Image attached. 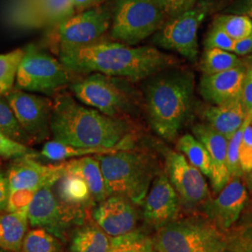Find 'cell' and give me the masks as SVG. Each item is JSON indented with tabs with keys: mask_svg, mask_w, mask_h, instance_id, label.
I'll return each mask as SVG.
<instances>
[{
	"mask_svg": "<svg viewBox=\"0 0 252 252\" xmlns=\"http://www.w3.org/2000/svg\"><path fill=\"white\" fill-rule=\"evenodd\" d=\"M59 60L70 72L101 73L131 82L146 80L177 62L153 47L101 39L89 45L59 50Z\"/></svg>",
	"mask_w": 252,
	"mask_h": 252,
	"instance_id": "6da1fadb",
	"label": "cell"
},
{
	"mask_svg": "<svg viewBox=\"0 0 252 252\" xmlns=\"http://www.w3.org/2000/svg\"><path fill=\"white\" fill-rule=\"evenodd\" d=\"M50 129L55 141L79 148L134 147L129 124L78 103L68 94L59 95L52 106Z\"/></svg>",
	"mask_w": 252,
	"mask_h": 252,
	"instance_id": "7a4b0ae2",
	"label": "cell"
},
{
	"mask_svg": "<svg viewBox=\"0 0 252 252\" xmlns=\"http://www.w3.org/2000/svg\"><path fill=\"white\" fill-rule=\"evenodd\" d=\"M194 75L171 66L147 79L145 107L153 131L166 141H174L190 117L194 99Z\"/></svg>",
	"mask_w": 252,
	"mask_h": 252,
	"instance_id": "3957f363",
	"label": "cell"
},
{
	"mask_svg": "<svg viewBox=\"0 0 252 252\" xmlns=\"http://www.w3.org/2000/svg\"><path fill=\"white\" fill-rule=\"evenodd\" d=\"M109 195H120L134 205H141L159 173L153 156L129 148L114 153L95 155Z\"/></svg>",
	"mask_w": 252,
	"mask_h": 252,
	"instance_id": "277c9868",
	"label": "cell"
},
{
	"mask_svg": "<svg viewBox=\"0 0 252 252\" xmlns=\"http://www.w3.org/2000/svg\"><path fill=\"white\" fill-rule=\"evenodd\" d=\"M227 233L205 217L176 220L157 230L153 243L157 252H223Z\"/></svg>",
	"mask_w": 252,
	"mask_h": 252,
	"instance_id": "5b68a950",
	"label": "cell"
},
{
	"mask_svg": "<svg viewBox=\"0 0 252 252\" xmlns=\"http://www.w3.org/2000/svg\"><path fill=\"white\" fill-rule=\"evenodd\" d=\"M128 81L101 73H90L73 82L70 90L84 105L110 117L122 118L135 108L134 94Z\"/></svg>",
	"mask_w": 252,
	"mask_h": 252,
	"instance_id": "8992f818",
	"label": "cell"
},
{
	"mask_svg": "<svg viewBox=\"0 0 252 252\" xmlns=\"http://www.w3.org/2000/svg\"><path fill=\"white\" fill-rule=\"evenodd\" d=\"M166 20L153 0H116L109 35L115 41L136 45L153 36Z\"/></svg>",
	"mask_w": 252,
	"mask_h": 252,
	"instance_id": "52a82bcc",
	"label": "cell"
},
{
	"mask_svg": "<svg viewBox=\"0 0 252 252\" xmlns=\"http://www.w3.org/2000/svg\"><path fill=\"white\" fill-rule=\"evenodd\" d=\"M69 72L60 60L30 44L24 50L19 64L16 87L26 92L53 94L70 81Z\"/></svg>",
	"mask_w": 252,
	"mask_h": 252,
	"instance_id": "ba28073f",
	"label": "cell"
},
{
	"mask_svg": "<svg viewBox=\"0 0 252 252\" xmlns=\"http://www.w3.org/2000/svg\"><path fill=\"white\" fill-rule=\"evenodd\" d=\"M209 9L207 1L180 15L167 19L153 34L154 45L180 54L189 62L198 58V29Z\"/></svg>",
	"mask_w": 252,
	"mask_h": 252,
	"instance_id": "9c48e42d",
	"label": "cell"
},
{
	"mask_svg": "<svg viewBox=\"0 0 252 252\" xmlns=\"http://www.w3.org/2000/svg\"><path fill=\"white\" fill-rule=\"evenodd\" d=\"M54 186L37 189L27 213L28 223L53 234L61 241L65 240L74 226L84 221L83 208L68 207L54 194Z\"/></svg>",
	"mask_w": 252,
	"mask_h": 252,
	"instance_id": "30bf717a",
	"label": "cell"
},
{
	"mask_svg": "<svg viewBox=\"0 0 252 252\" xmlns=\"http://www.w3.org/2000/svg\"><path fill=\"white\" fill-rule=\"evenodd\" d=\"M165 173L177 191L180 205L192 212L211 197L204 175L190 164L182 153L164 152Z\"/></svg>",
	"mask_w": 252,
	"mask_h": 252,
	"instance_id": "8fae6325",
	"label": "cell"
},
{
	"mask_svg": "<svg viewBox=\"0 0 252 252\" xmlns=\"http://www.w3.org/2000/svg\"><path fill=\"white\" fill-rule=\"evenodd\" d=\"M112 9L95 6L69 16L57 25L59 50L89 45L104 36L111 24Z\"/></svg>",
	"mask_w": 252,
	"mask_h": 252,
	"instance_id": "7c38bea8",
	"label": "cell"
},
{
	"mask_svg": "<svg viewBox=\"0 0 252 252\" xmlns=\"http://www.w3.org/2000/svg\"><path fill=\"white\" fill-rule=\"evenodd\" d=\"M20 126L32 140H44L51 133L52 104L42 96L16 89L5 96Z\"/></svg>",
	"mask_w": 252,
	"mask_h": 252,
	"instance_id": "4fadbf2b",
	"label": "cell"
},
{
	"mask_svg": "<svg viewBox=\"0 0 252 252\" xmlns=\"http://www.w3.org/2000/svg\"><path fill=\"white\" fill-rule=\"evenodd\" d=\"M249 198L248 189L240 177H233L216 194L199 209L220 231L228 233L241 216Z\"/></svg>",
	"mask_w": 252,
	"mask_h": 252,
	"instance_id": "5bb4252c",
	"label": "cell"
},
{
	"mask_svg": "<svg viewBox=\"0 0 252 252\" xmlns=\"http://www.w3.org/2000/svg\"><path fill=\"white\" fill-rule=\"evenodd\" d=\"M141 206L146 223L156 230L178 219L180 198L165 171L156 175Z\"/></svg>",
	"mask_w": 252,
	"mask_h": 252,
	"instance_id": "9a60e30c",
	"label": "cell"
},
{
	"mask_svg": "<svg viewBox=\"0 0 252 252\" xmlns=\"http://www.w3.org/2000/svg\"><path fill=\"white\" fill-rule=\"evenodd\" d=\"M63 162L45 165L34 160V155L14 159L6 174L9 191L16 189H37L54 186L63 175Z\"/></svg>",
	"mask_w": 252,
	"mask_h": 252,
	"instance_id": "2e32d148",
	"label": "cell"
},
{
	"mask_svg": "<svg viewBox=\"0 0 252 252\" xmlns=\"http://www.w3.org/2000/svg\"><path fill=\"white\" fill-rule=\"evenodd\" d=\"M94 222L110 237L135 231L138 213L134 204L123 196L109 195L93 211Z\"/></svg>",
	"mask_w": 252,
	"mask_h": 252,
	"instance_id": "e0dca14e",
	"label": "cell"
},
{
	"mask_svg": "<svg viewBox=\"0 0 252 252\" xmlns=\"http://www.w3.org/2000/svg\"><path fill=\"white\" fill-rule=\"evenodd\" d=\"M246 69L241 65L223 72L203 75L199 83L200 94L212 105H222L241 98Z\"/></svg>",
	"mask_w": 252,
	"mask_h": 252,
	"instance_id": "ac0fdd59",
	"label": "cell"
},
{
	"mask_svg": "<svg viewBox=\"0 0 252 252\" xmlns=\"http://www.w3.org/2000/svg\"><path fill=\"white\" fill-rule=\"evenodd\" d=\"M192 134L206 147L210 156L212 162V176L210 181L213 192L217 194L231 179L227 166L228 139L207 124L193 126Z\"/></svg>",
	"mask_w": 252,
	"mask_h": 252,
	"instance_id": "d6986e66",
	"label": "cell"
},
{
	"mask_svg": "<svg viewBox=\"0 0 252 252\" xmlns=\"http://www.w3.org/2000/svg\"><path fill=\"white\" fill-rule=\"evenodd\" d=\"M247 117L241 98L222 105H212L204 113L207 126L229 140Z\"/></svg>",
	"mask_w": 252,
	"mask_h": 252,
	"instance_id": "ffe728a7",
	"label": "cell"
},
{
	"mask_svg": "<svg viewBox=\"0 0 252 252\" xmlns=\"http://www.w3.org/2000/svg\"><path fill=\"white\" fill-rule=\"evenodd\" d=\"M63 165L64 173L77 175L86 182L95 202L99 203L108 197L100 162L95 155L63 161Z\"/></svg>",
	"mask_w": 252,
	"mask_h": 252,
	"instance_id": "44dd1931",
	"label": "cell"
},
{
	"mask_svg": "<svg viewBox=\"0 0 252 252\" xmlns=\"http://www.w3.org/2000/svg\"><path fill=\"white\" fill-rule=\"evenodd\" d=\"M111 237L95 222L82 223L73 231L68 252H108Z\"/></svg>",
	"mask_w": 252,
	"mask_h": 252,
	"instance_id": "7402d4cb",
	"label": "cell"
},
{
	"mask_svg": "<svg viewBox=\"0 0 252 252\" xmlns=\"http://www.w3.org/2000/svg\"><path fill=\"white\" fill-rule=\"evenodd\" d=\"M27 229V216L9 212L0 215V250L21 252Z\"/></svg>",
	"mask_w": 252,
	"mask_h": 252,
	"instance_id": "603a6c76",
	"label": "cell"
},
{
	"mask_svg": "<svg viewBox=\"0 0 252 252\" xmlns=\"http://www.w3.org/2000/svg\"><path fill=\"white\" fill-rule=\"evenodd\" d=\"M56 184L58 199L64 205L83 208L93 204L90 189L81 177L65 173Z\"/></svg>",
	"mask_w": 252,
	"mask_h": 252,
	"instance_id": "cb8c5ba5",
	"label": "cell"
},
{
	"mask_svg": "<svg viewBox=\"0 0 252 252\" xmlns=\"http://www.w3.org/2000/svg\"><path fill=\"white\" fill-rule=\"evenodd\" d=\"M133 148V147H132ZM129 149L125 147H115V148H79L70 145L63 144L58 141H48L44 144L41 152L36 154V156H40L44 159L53 162H63L74 158H80L88 155H98L114 153L119 150Z\"/></svg>",
	"mask_w": 252,
	"mask_h": 252,
	"instance_id": "d4e9b609",
	"label": "cell"
},
{
	"mask_svg": "<svg viewBox=\"0 0 252 252\" xmlns=\"http://www.w3.org/2000/svg\"><path fill=\"white\" fill-rule=\"evenodd\" d=\"M177 148L188 162L209 180L212 176V162L206 147L193 135L185 134L178 139Z\"/></svg>",
	"mask_w": 252,
	"mask_h": 252,
	"instance_id": "484cf974",
	"label": "cell"
},
{
	"mask_svg": "<svg viewBox=\"0 0 252 252\" xmlns=\"http://www.w3.org/2000/svg\"><path fill=\"white\" fill-rule=\"evenodd\" d=\"M244 65L238 55L220 49H206L201 61L204 75H212Z\"/></svg>",
	"mask_w": 252,
	"mask_h": 252,
	"instance_id": "4316f807",
	"label": "cell"
},
{
	"mask_svg": "<svg viewBox=\"0 0 252 252\" xmlns=\"http://www.w3.org/2000/svg\"><path fill=\"white\" fill-rule=\"evenodd\" d=\"M108 252H157L153 238L135 230L128 234L111 237Z\"/></svg>",
	"mask_w": 252,
	"mask_h": 252,
	"instance_id": "83f0119b",
	"label": "cell"
},
{
	"mask_svg": "<svg viewBox=\"0 0 252 252\" xmlns=\"http://www.w3.org/2000/svg\"><path fill=\"white\" fill-rule=\"evenodd\" d=\"M212 26L222 30L234 41L250 36L252 33V19L241 14H219L214 18Z\"/></svg>",
	"mask_w": 252,
	"mask_h": 252,
	"instance_id": "f1b7e54d",
	"label": "cell"
},
{
	"mask_svg": "<svg viewBox=\"0 0 252 252\" xmlns=\"http://www.w3.org/2000/svg\"><path fill=\"white\" fill-rule=\"evenodd\" d=\"M23 55L22 49L0 54V97H4L12 89Z\"/></svg>",
	"mask_w": 252,
	"mask_h": 252,
	"instance_id": "f546056e",
	"label": "cell"
},
{
	"mask_svg": "<svg viewBox=\"0 0 252 252\" xmlns=\"http://www.w3.org/2000/svg\"><path fill=\"white\" fill-rule=\"evenodd\" d=\"M61 240L45 230L35 228L25 236L21 252H59Z\"/></svg>",
	"mask_w": 252,
	"mask_h": 252,
	"instance_id": "4dcf8cb0",
	"label": "cell"
},
{
	"mask_svg": "<svg viewBox=\"0 0 252 252\" xmlns=\"http://www.w3.org/2000/svg\"><path fill=\"white\" fill-rule=\"evenodd\" d=\"M0 133L22 144L27 145L32 141L20 126L5 97H0Z\"/></svg>",
	"mask_w": 252,
	"mask_h": 252,
	"instance_id": "1f68e13d",
	"label": "cell"
},
{
	"mask_svg": "<svg viewBox=\"0 0 252 252\" xmlns=\"http://www.w3.org/2000/svg\"><path fill=\"white\" fill-rule=\"evenodd\" d=\"M252 122V115H247L243 125L237 129V131L234 133L233 136L228 140L227 166H228V170H229V174H230L231 178H233V177L242 178L244 176L243 172L241 170L240 162H239V147H240L245 128Z\"/></svg>",
	"mask_w": 252,
	"mask_h": 252,
	"instance_id": "d6a6232c",
	"label": "cell"
},
{
	"mask_svg": "<svg viewBox=\"0 0 252 252\" xmlns=\"http://www.w3.org/2000/svg\"><path fill=\"white\" fill-rule=\"evenodd\" d=\"M223 252H252L251 222L227 233V242Z\"/></svg>",
	"mask_w": 252,
	"mask_h": 252,
	"instance_id": "836d02e7",
	"label": "cell"
},
{
	"mask_svg": "<svg viewBox=\"0 0 252 252\" xmlns=\"http://www.w3.org/2000/svg\"><path fill=\"white\" fill-rule=\"evenodd\" d=\"M34 189H16L9 191L6 211L27 217L28 208L36 194Z\"/></svg>",
	"mask_w": 252,
	"mask_h": 252,
	"instance_id": "e575fe53",
	"label": "cell"
},
{
	"mask_svg": "<svg viewBox=\"0 0 252 252\" xmlns=\"http://www.w3.org/2000/svg\"><path fill=\"white\" fill-rule=\"evenodd\" d=\"M36 152L32 151L27 145L16 142L0 133V156L9 159H16L27 155L36 156Z\"/></svg>",
	"mask_w": 252,
	"mask_h": 252,
	"instance_id": "d590c367",
	"label": "cell"
},
{
	"mask_svg": "<svg viewBox=\"0 0 252 252\" xmlns=\"http://www.w3.org/2000/svg\"><path fill=\"white\" fill-rule=\"evenodd\" d=\"M239 162L244 176L252 172V122L245 128L239 147Z\"/></svg>",
	"mask_w": 252,
	"mask_h": 252,
	"instance_id": "8d00e7d4",
	"label": "cell"
},
{
	"mask_svg": "<svg viewBox=\"0 0 252 252\" xmlns=\"http://www.w3.org/2000/svg\"><path fill=\"white\" fill-rule=\"evenodd\" d=\"M166 18H173L194 8L199 0H153Z\"/></svg>",
	"mask_w": 252,
	"mask_h": 252,
	"instance_id": "74e56055",
	"label": "cell"
},
{
	"mask_svg": "<svg viewBox=\"0 0 252 252\" xmlns=\"http://www.w3.org/2000/svg\"><path fill=\"white\" fill-rule=\"evenodd\" d=\"M234 40L218 27L211 26L205 39L206 49H220L233 53Z\"/></svg>",
	"mask_w": 252,
	"mask_h": 252,
	"instance_id": "f35d334b",
	"label": "cell"
},
{
	"mask_svg": "<svg viewBox=\"0 0 252 252\" xmlns=\"http://www.w3.org/2000/svg\"><path fill=\"white\" fill-rule=\"evenodd\" d=\"M241 100L247 115L252 116V65L246 69L243 87L241 93Z\"/></svg>",
	"mask_w": 252,
	"mask_h": 252,
	"instance_id": "ab89813d",
	"label": "cell"
},
{
	"mask_svg": "<svg viewBox=\"0 0 252 252\" xmlns=\"http://www.w3.org/2000/svg\"><path fill=\"white\" fill-rule=\"evenodd\" d=\"M223 13L241 14L252 19V0H232Z\"/></svg>",
	"mask_w": 252,
	"mask_h": 252,
	"instance_id": "60d3db41",
	"label": "cell"
},
{
	"mask_svg": "<svg viewBox=\"0 0 252 252\" xmlns=\"http://www.w3.org/2000/svg\"><path fill=\"white\" fill-rule=\"evenodd\" d=\"M252 52V33L250 36L234 41L233 53L238 56H244Z\"/></svg>",
	"mask_w": 252,
	"mask_h": 252,
	"instance_id": "b9f144b4",
	"label": "cell"
},
{
	"mask_svg": "<svg viewBox=\"0 0 252 252\" xmlns=\"http://www.w3.org/2000/svg\"><path fill=\"white\" fill-rule=\"evenodd\" d=\"M9 193V182L7 176L0 171V212L6 209Z\"/></svg>",
	"mask_w": 252,
	"mask_h": 252,
	"instance_id": "7bdbcfd3",
	"label": "cell"
},
{
	"mask_svg": "<svg viewBox=\"0 0 252 252\" xmlns=\"http://www.w3.org/2000/svg\"><path fill=\"white\" fill-rule=\"evenodd\" d=\"M104 0H70L73 9H79L80 11L95 7L98 3Z\"/></svg>",
	"mask_w": 252,
	"mask_h": 252,
	"instance_id": "ee69618b",
	"label": "cell"
},
{
	"mask_svg": "<svg viewBox=\"0 0 252 252\" xmlns=\"http://www.w3.org/2000/svg\"><path fill=\"white\" fill-rule=\"evenodd\" d=\"M247 184L252 193V177H247Z\"/></svg>",
	"mask_w": 252,
	"mask_h": 252,
	"instance_id": "f6af8a7d",
	"label": "cell"
},
{
	"mask_svg": "<svg viewBox=\"0 0 252 252\" xmlns=\"http://www.w3.org/2000/svg\"><path fill=\"white\" fill-rule=\"evenodd\" d=\"M247 177H252V173H250L249 175H247Z\"/></svg>",
	"mask_w": 252,
	"mask_h": 252,
	"instance_id": "bcb514c9",
	"label": "cell"
},
{
	"mask_svg": "<svg viewBox=\"0 0 252 252\" xmlns=\"http://www.w3.org/2000/svg\"><path fill=\"white\" fill-rule=\"evenodd\" d=\"M0 252H4V251H2V250H0Z\"/></svg>",
	"mask_w": 252,
	"mask_h": 252,
	"instance_id": "7dc6e473",
	"label": "cell"
},
{
	"mask_svg": "<svg viewBox=\"0 0 252 252\" xmlns=\"http://www.w3.org/2000/svg\"><path fill=\"white\" fill-rule=\"evenodd\" d=\"M251 223H252V221H251Z\"/></svg>",
	"mask_w": 252,
	"mask_h": 252,
	"instance_id": "c3c4849f",
	"label": "cell"
}]
</instances>
